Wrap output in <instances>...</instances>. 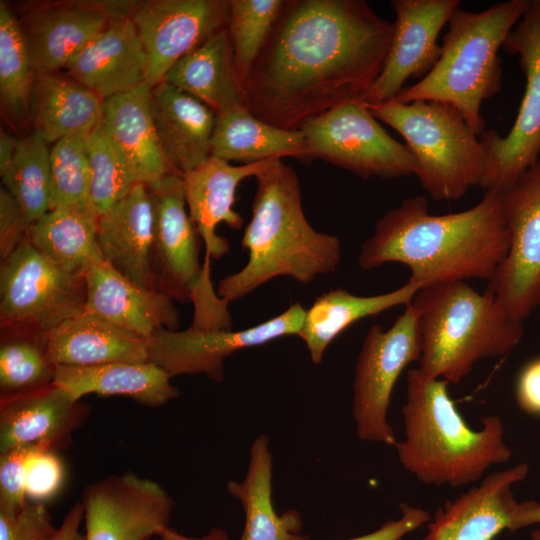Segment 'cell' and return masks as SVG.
<instances>
[{
	"mask_svg": "<svg viewBox=\"0 0 540 540\" xmlns=\"http://www.w3.org/2000/svg\"><path fill=\"white\" fill-rule=\"evenodd\" d=\"M459 0H392L394 33L383 68L363 95L366 104L394 100L410 78L423 79L435 66L437 39Z\"/></svg>",
	"mask_w": 540,
	"mask_h": 540,
	"instance_id": "19",
	"label": "cell"
},
{
	"mask_svg": "<svg viewBox=\"0 0 540 540\" xmlns=\"http://www.w3.org/2000/svg\"><path fill=\"white\" fill-rule=\"evenodd\" d=\"M18 138L3 129L0 132V173L13 161L17 149Z\"/></svg>",
	"mask_w": 540,
	"mask_h": 540,
	"instance_id": "49",
	"label": "cell"
},
{
	"mask_svg": "<svg viewBox=\"0 0 540 540\" xmlns=\"http://www.w3.org/2000/svg\"><path fill=\"white\" fill-rule=\"evenodd\" d=\"M421 287L407 281L400 288L374 296H357L344 289L318 296L306 310L299 337L310 359L319 364L329 344L356 321L380 314L395 306L408 305Z\"/></svg>",
	"mask_w": 540,
	"mask_h": 540,
	"instance_id": "34",
	"label": "cell"
},
{
	"mask_svg": "<svg viewBox=\"0 0 540 540\" xmlns=\"http://www.w3.org/2000/svg\"><path fill=\"white\" fill-rule=\"evenodd\" d=\"M502 199V191L489 189L467 210L432 215L424 196L406 198L376 222L358 264L370 270L402 263L411 271L409 281L421 289L466 279L489 281L510 246Z\"/></svg>",
	"mask_w": 540,
	"mask_h": 540,
	"instance_id": "2",
	"label": "cell"
},
{
	"mask_svg": "<svg viewBox=\"0 0 540 540\" xmlns=\"http://www.w3.org/2000/svg\"><path fill=\"white\" fill-rule=\"evenodd\" d=\"M528 472V465L520 463L485 476L439 507L420 540H493L506 530L540 525V502L518 501L512 492Z\"/></svg>",
	"mask_w": 540,
	"mask_h": 540,
	"instance_id": "15",
	"label": "cell"
},
{
	"mask_svg": "<svg viewBox=\"0 0 540 540\" xmlns=\"http://www.w3.org/2000/svg\"><path fill=\"white\" fill-rule=\"evenodd\" d=\"M152 206V270L157 291L174 301H191L196 316L217 312L223 300L210 280V257L199 262L200 234L186 211L181 175L169 174L147 184Z\"/></svg>",
	"mask_w": 540,
	"mask_h": 540,
	"instance_id": "8",
	"label": "cell"
},
{
	"mask_svg": "<svg viewBox=\"0 0 540 540\" xmlns=\"http://www.w3.org/2000/svg\"><path fill=\"white\" fill-rule=\"evenodd\" d=\"M529 3L508 0L477 12L458 7L447 22L441 54L433 69L416 84L405 87L394 100L450 104L480 136L486 125L482 103L502 87L498 52Z\"/></svg>",
	"mask_w": 540,
	"mask_h": 540,
	"instance_id": "5",
	"label": "cell"
},
{
	"mask_svg": "<svg viewBox=\"0 0 540 540\" xmlns=\"http://www.w3.org/2000/svg\"><path fill=\"white\" fill-rule=\"evenodd\" d=\"M411 305L421 341L418 368L448 383H459L482 359L508 354L523 336V324L491 293H479L464 281L420 289Z\"/></svg>",
	"mask_w": 540,
	"mask_h": 540,
	"instance_id": "6",
	"label": "cell"
},
{
	"mask_svg": "<svg viewBox=\"0 0 540 540\" xmlns=\"http://www.w3.org/2000/svg\"><path fill=\"white\" fill-rule=\"evenodd\" d=\"M64 70L102 100L147 83L148 56L130 15L113 17Z\"/></svg>",
	"mask_w": 540,
	"mask_h": 540,
	"instance_id": "21",
	"label": "cell"
},
{
	"mask_svg": "<svg viewBox=\"0 0 540 540\" xmlns=\"http://www.w3.org/2000/svg\"><path fill=\"white\" fill-rule=\"evenodd\" d=\"M45 344L55 366L149 362L147 338L88 311L49 331Z\"/></svg>",
	"mask_w": 540,
	"mask_h": 540,
	"instance_id": "26",
	"label": "cell"
},
{
	"mask_svg": "<svg viewBox=\"0 0 540 540\" xmlns=\"http://www.w3.org/2000/svg\"><path fill=\"white\" fill-rule=\"evenodd\" d=\"M34 447L0 453V509L16 510L26 502L27 461Z\"/></svg>",
	"mask_w": 540,
	"mask_h": 540,
	"instance_id": "43",
	"label": "cell"
},
{
	"mask_svg": "<svg viewBox=\"0 0 540 540\" xmlns=\"http://www.w3.org/2000/svg\"><path fill=\"white\" fill-rule=\"evenodd\" d=\"M171 376L151 363L113 362L94 366L59 365L52 384L74 401L87 394L121 395L148 407H160L179 396Z\"/></svg>",
	"mask_w": 540,
	"mask_h": 540,
	"instance_id": "29",
	"label": "cell"
},
{
	"mask_svg": "<svg viewBox=\"0 0 540 540\" xmlns=\"http://www.w3.org/2000/svg\"><path fill=\"white\" fill-rule=\"evenodd\" d=\"M85 280V311L145 338L161 329L179 328V312L169 295L133 283L106 261L93 265Z\"/></svg>",
	"mask_w": 540,
	"mask_h": 540,
	"instance_id": "23",
	"label": "cell"
},
{
	"mask_svg": "<svg viewBox=\"0 0 540 540\" xmlns=\"http://www.w3.org/2000/svg\"><path fill=\"white\" fill-rule=\"evenodd\" d=\"M32 222L19 202L2 186L0 189V256L8 257L29 238Z\"/></svg>",
	"mask_w": 540,
	"mask_h": 540,
	"instance_id": "44",
	"label": "cell"
},
{
	"mask_svg": "<svg viewBox=\"0 0 540 540\" xmlns=\"http://www.w3.org/2000/svg\"><path fill=\"white\" fill-rule=\"evenodd\" d=\"M103 100L66 72H36L29 98L32 132L52 145L61 138L90 132L101 121Z\"/></svg>",
	"mask_w": 540,
	"mask_h": 540,
	"instance_id": "28",
	"label": "cell"
},
{
	"mask_svg": "<svg viewBox=\"0 0 540 540\" xmlns=\"http://www.w3.org/2000/svg\"><path fill=\"white\" fill-rule=\"evenodd\" d=\"M211 156L242 164L293 157L308 164L302 130L273 126L246 106L216 114Z\"/></svg>",
	"mask_w": 540,
	"mask_h": 540,
	"instance_id": "33",
	"label": "cell"
},
{
	"mask_svg": "<svg viewBox=\"0 0 540 540\" xmlns=\"http://www.w3.org/2000/svg\"><path fill=\"white\" fill-rule=\"evenodd\" d=\"M255 179L251 219L241 239L248 261L217 287V295L227 303L279 276L308 284L335 272L342 258L339 238L316 231L308 222L294 169L278 159Z\"/></svg>",
	"mask_w": 540,
	"mask_h": 540,
	"instance_id": "3",
	"label": "cell"
},
{
	"mask_svg": "<svg viewBox=\"0 0 540 540\" xmlns=\"http://www.w3.org/2000/svg\"><path fill=\"white\" fill-rule=\"evenodd\" d=\"M305 313L306 309L296 302L272 319L243 330L205 329L193 325L182 331L161 329L147 338L149 362L171 377L205 374L220 382L226 357L283 336H298Z\"/></svg>",
	"mask_w": 540,
	"mask_h": 540,
	"instance_id": "14",
	"label": "cell"
},
{
	"mask_svg": "<svg viewBox=\"0 0 540 540\" xmlns=\"http://www.w3.org/2000/svg\"><path fill=\"white\" fill-rule=\"evenodd\" d=\"M151 540H231V539L225 530L221 528H217V527L211 528L209 532L203 536L192 537V536L183 535L177 532L174 528L170 526L169 528L165 529L159 535H157Z\"/></svg>",
	"mask_w": 540,
	"mask_h": 540,
	"instance_id": "48",
	"label": "cell"
},
{
	"mask_svg": "<svg viewBox=\"0 0 540 540\" xmlns=\"http://www.w3.org/2000/svg\"><path fill=\"white\" fill-rule=\"evenodd\" d=\"M134 1L50 0L19 8V28L36 72L60 71L118 15H130Z\"/></svg>",
	"mask_w": 540,
	"mask_h": 540,
	"instance_id": "17",
	"label": "cell"
},
{
	"mask_svg": "<svg viewBox=\"0 0 540 540\" xmlns=\"http://www.w3.org/2000/svg\"><path fill=\"white\" fill-rule=\"evenodd\" d=\"M162 81L194 96L216 114L246 106L228 27L180 58Z\"/></svg>",
	"mask_w": 540,
	"mask_h": 540,
	"instance_id": "30",
	"label": "cell"
},
{
	"mask_svg": "<svg viewBox=\"0 0 540 540\" xmlns=\"http://www.w3.org/2000/svg\"><path fill=\"white\" fill-rule=\"evenodd\" d=\"M420 356L418 315L411 303L388 330L378 324L369 329L353 382L352 412L359 440L395 446V434L387 420L391 395L402 371L419 362Z\"/></svg>",
	"mask_w": 540,
	"mask_h": 540,
	"instance_id": "12",
	"label": "cell"
},
{
	"mask_svg": "<svg viewBox=\"0 0 540 540\" xmlns=\"http://www.w3.org/2000/svg\"><path fill=\"white\" fill-rule=\"evenodd\" d=\"M50 146L35 132L18 138L13 161L0 173L32 223L51 209Z\"/></svg>",
	"mask_w": 540,
	"mask_h": 540,
	"instance_id": "36",
	"label": "cell"
},
{
	"mask_svg": "<svg viewBox=\"0 0 540 540\" xmlns=\"http://www.w3.org/2000/svg\"><path fill=\"white\" fill-rule=\"evenodd\" d=\"M88 408L53 384L1 397L0 453L19 447L58 452L85 421Z\"/></svg>",
	"mask_w": 540,
	"mask_h": 540,
	"instance_id": "20",
	"label": "cell"
},
{
	"mask_svg": "<svg viewBox=\"0 0 540 540\" xmlns=\"http://www.w3.org/2000/svg\"><path fill=\"white\" fill-rule=\"evenodd\" d=\"M502 49L518 58L525 78L524 94L505 136L487 130L479 138L487 157L480 187L504 192L540 158V0H530Z\"/></svg>",
	"mask_w": 540,
	"mask_h": 540,
	"instance_id": "11",
	"label": "cell"
},
{
	"mask_svg": "<svg viewBox=\"0 0 540 540\" xmlns=\"http://www.w3.org/2000/svg\"><path fill=\"white\" fill-rule=\"evenodd\" d=\"M58 528L45 503L27 502L19 509H0V540H54Z\"/></svg>",
	"mask_w": 540,
	"mask_h": 540,
	"instance_id": "41",
	"label": "cell"
},
{
	"mask_svg": "<svg viewBox=\"0 0 540 540\" xmlns=\"http://www.w3.org/2000/svg\"><path fill=\"white\" fill-rule=\"evenodd\" d=\"M286 0H230L228 32L243 88Z\"/></svg>",
	"mask_w": 540,
	"mask_h": 540,
	"instance_id": "38",
	"label": "cell"
},
{
	"mask_svg": "<svg viewBox=\"0 0 540 540\" xmlns=\"http://www.w3.org/2000/svg\"><path fill=\"white\" fill-rule=\"evenodd\" d=\"M85 275L69 272L24 240L0 267L1 330L47 334L85 311Z\"/></svg>",
	"mask_w": 540,
	"mask_h": 540,
	"instance_id": "9",
	"label": "cell"
},
{
	"mask_svg": "<svg viewBox=\"0 0 540 540\" xmlns=\"http://www.w3.org/2000/svg\"><path fill=\"white\" fill-rule=\"evenodd\" d=\"M64 481L65 468L57 452L34 447L27 461V500L50 501L60 492Z\"/></svg>",
	"mask_w": 540,
	"mask_h": 540,
	"instance_id": "42",
	"label": "cell"
},
{
	"mask_svg": "<svg viewBox=\"0 0 540 540\" xmlns=\"http://www.w3.org/2000/svg\"><path fill=\"white\" fill-rule=\"evenodd\" d=\"M230 0H142L130 12L148 56L147 83L161 82L180 58L228 27Z\"/></svg>",
	"mask_w": 540,
	"mask_h": 540,
	"instance_id": "18",
	"label": "cell"
},
{
	"mask_svg": "<svg viewBox=\"0 0 540 540\" xmlns=\"http://www.w3.org/2000/svg\"><path fill=\"white\" fill-rule=\"evenodd\" d=\"M448 382L411 368L402 407L404 438L395 449L402 467L426 485L459 488L480 480L492 466L506 463L511 450L497 415L470 428L451 399Z\"/></svg>",
	"mask_w": 540,
	"mask_h": 540,
	"instance_id": "4",
	"label": "cell"
},
{
	"mask_svg": "<svg viewBox=\"0 0 540 540\" xmlns=\"http://www.w3.org/2000/svg\"><path fill=\"white\" fill-rule=\"evenodd\" d=\"M1 397H11L49 386L56 366L48 357L42 333L1 330Z\"/></svg>",
	"mask_w": 540,
	"mask_h": 540,
	"instance_id": "37",
	"label": "cell"
},
{
	"mask_svg": "<svg viewBox=\"0 0 540 540\" xmlns=\"http://www.w3.org/2000/svg\"><path fill=\"white\" fill-rule=\"evenodd\" d=\"M98 219L90 199L59 205L32 223L29 240L61 268L85 275L105 261L98 243Z\"/></svg>",
	"mask_w": 540,
	"mask_h": 540,
	"instance_id": "32",
	"label": "cell"
},
{
	"mask_svg": "<svg viewBox=\"0 0 540 540\" xmlns=\"http://www.w3.org/2000/svg\"><path fill=\"white\" fill-rule=\"evenodd\" d=\"M272 466L269 438L256 437L250 448L247 473L241 482L231 480L227 492L243 507L245 524L240 540H309L302 533L298 511L278 515L272 501Z\"/></svg>",
	"mask_w": 540,
	"mask_h": 540,
	"instance_id": "31",
	"label": "cell"
},
{
	"mask_svg": "<svg viewBox=\"0 0 540 540\" xmlns=\"http://www.w3.org/2000/svg\"><path fill=\"white\" fill-rule=\"evenodd\" d=\"M516 394L523 410L540 414V358L530 362L521 371Z\"/></svg>",
	"mask_w": 540,
	"mask_h": 540,
	"instance_id": "46",
	"label": "cell"
},
{
	"mask_svg": "<svg viewBox=\"0 0 540 540\" xmlns=\"http://www.w3.org/2000/svg\"><path fill=\"white\" fill-rule=\"evenodd\" d=\"M376 119L405 140L417 161L422 188L436 201L456 200L481 184L486 151L462 114L452 105L416 100L367 104Z\"/></svg>",
	"mask_w": 540,
	"mask_h": 540,
	"instance_id": "7",
	"label": "cell"
},
{
	"mask_svg": "<svg viewBox=\"0 0 540 540\" xmlns=\"http://www.w3.org/2000/svg\"><path fill=\"white\" fill-rule=\"evenodd\" d=\"M401 516L384 522L376 530L347 540H401L407 534L431 520L429 512L420 507L401 504Z\"/></svg>",
	"mask_w": 540,
	"mask_h": 540,
	"instance_id": "45",
	"label": "cell"
},
{
	"mask_svg": "<svg viewBox=\"0 0 540 540\" xmlns=\"http://www.w3.org/2000/svg\"><path fill=\"white\" fill-rule=\"evenodd\" d=\"M150 91L151 86L144 83L104 99L101 117L105 132L127 161L137 182L146 185L176 173L159 144Z\"/></svg>",
	"mask_w": 540,
	"mask_h": 540,
	"instance_id": "27",
	"label": "cell"
},
{
	"mask_svg": "<svg viewBox=\"0 0 540 540\" xmlns=\"http://www.w3.org/2000/svg\"><path fill=\"white\" fill-rule=\"evenodd\" d=\"M530 538L531 540H540V527L532 530V532L530 533Z\"/></svg>",
	"mask_w": 540,
	"mask_h": 540,
	"instance_id": "50",
	"label": "cell"
},
{
	"mask_svg": "<svg viewBox=\"0 0 540 540\" xmlns=\"http://www.w3.org/2000/svg\"><path fill=\"white\" fill-rule=\"evenodd\" d=\"M89 197L98 215L124 198L138 184L130 166L105 132L102 122L89 133Z\"/></svg>",
	"mask_w": 540,
	"mask_h": 540,
	"instance_id": "39",
	"label": "cell"
},
{
	"mask_svg": "<svg viewBox=\"0 0 540 540\" xmlns=\"http://www.w3.org/2000/svg\"><path fill=\"white\" fill-rule=\"evenodd\" d=\"M36 70L27 52L17 16L0 3V102L10 122H28L29 98Z\"/></svg>",
	"mask_w": 540,
	"mask_h": 540,
	"instance_id": "35",
	"label": "cell"
},
{
	"mask_svg": "<svg viewBox=\"0 0 540 540\" xmlns=\"http://www.w3.org/2000/svg\"><path fill=\"white\" fill-rule=\"evenodd\" d=\"M80 502L85 540H151L170 527L175 505L159 483L134 472L94 481Z\"/></svg>",
	"mask_w": 540,
	"mask_h": 540,
	"instance_id": "16",
	"label": "cell"
},
{
	"mask_svg": "<svg viewBox=\"0 0 540 540\" xmlns=\"http://www.w3.org/2000/svg\"><path fill=\"white\" fill-rule=\"evenodd\" d=\"M82 522L83 507L78 501L63 518L54 540H85V535L80 529Z\"/></svg>",
	"mask_w": 540,
	"mask_h": 540,
	"instance_id": "47",
	"label": "cell"
},
{
	"mask_svg": "<svg viewBox=\"0 0 540 540\" xmlns=\"http://www.w3.org/2000/svg\"><path fill=\"white\" fill-rule=\"evenodd\" d=\"M394 21L364 0H286L244 86L246 107L286 130L362 99L382 71Z\"/></svg>",
	"mask_w": 540,
	"mask_h": 540,
	"instance_id": "1",
	"label": "cell"
},
{
	"mask_svg": "<svg viewBox=\"0 0 540 540\" xmlns=\"http://www.w3.org/2000/svg\"><path fill=\"white\" fill-rule=\"evenodd\" d=\"M301 130L308 163L321 159L365 180L416 175L410 149L386 132L362 99L332 108Z\"/></svg>",
	"mask_w": 540,
	"mask_h": 540,
	"instance_id": "10",
	"label": "cell"
},
{
	"mask_svg": "<svg viewBox=\"0 0 540 540\" xmlns=\"http://www.w3.org/2000/svg\"><path fill=\"white\" fill-rule=\"evenodd\" d=\"M152 206L146 184L138 183L99 215L98 243L104 260L133 283L156 290L152 270Z\"/></svg>",
	"mask_w": 540,
	"mask_h": 540,
	"instance_id": "25",
	"label": "cell"
},
{
	"mask_svg": "<svg viewBox=\"0 0 540 540\" xmlns=\"http://www.w3.org/2000/svg\"><path fill=\"white\" fill-rule=\"evenodd\" d=\"M278 159L251 164L232 165L211 156L197 168L181 175L189 216L204 240L206 256L220 259L229 252V242L215 229L225 223L241 229L244 220L233 210L235 193L240 182L255 177Z\"/></svg>",
	"mask_w": 540,
	"mask_h": 540,
	"instance_id": "22",
	"label": "cell"
},
{
	"mask_svg": "<svg viewBox=\"0 0 540 540\" xmlns=\"http://www.w3.org/2000/svg\"><path fill=\"white\" fill-rule=\"evenodd\" d=\"M508 254L486 291L516 322L540 306V158L503 192Z\"/></svg>",
	"mask_w": 540,
	"mask_h": 540,
	"instance_id": "13",
	"label": "cell"
},
{
	"mask_svg": "<svg viewBox=\"0 0 540 540\" xmlns=\"http://www.w3.org/2000/svg\"><path fill=\"white\" fill-rule=\"evenodd\" d=\"M150 103L162 153L174 172L182 175L211 157V108L166 81L151 87Z\"/></svg>",
	"mask_w": 540,
	"mask_h": 540,
	"instance_id": "24",
	"label": "cell"
},
{
	"mask_svg": "<svg viewBox=\"0 0 540 540\" xmlns=\"http://www.w3.org/2000/svg\"><path fill=\"white\" fill-rule=\"evenodd\" d=\"M90 132L67 135L50 146L51 209L90 199L87 154Z\"/></svg>",
	"mask_w": 540,
	"mask_h": 540,
	"instance_id": "40",
	"label": "cell"
}]
</instances>
